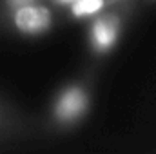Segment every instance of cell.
I'll use <instances>...</instances> for the list:
<instances>
[{"instance_id": "1", "label": "cell", "mask_w": 156, "mask_h": 154, "mask_svg": "<svg viewBox=\"0 0 156 154\" xmlns=\"http://www.w3.org/2000/svg\"><path fill=\"white\" fill-rule=\"evenodd\" d=\"M15 26L26 35H38L51 26V13L45 7L33 4L18 7L15 9Z\"/></svg>"}, {"instance_id": "2", "label": "cell", "mask_w": 156, "mask_h": 154, "mask_svg": "<svg viewBox=\"0 0 156 154\" xmlns=\"http://www.w3.org/2000/svg\"><path fill=\"white\" fill-rule=\"evenodd\" d=\"M85 109H87V94L83 93V89L69 87L58 96L55 103V116L60 121L69 123V121L78 120L85 113Z\"/></svg>"}, {"instance_id": "3", "label": "cell", "mask_w": 156, "mask_h": 154, "mask_svg": "<svg viewBox=\"0 0 156 154\" xmlns=\"http://www.w3.org/2000/svg\"><path fill=\"white\" fill-rule=\"evenodd\" d=\"M118 31H120V26H118L116 18H100L94 22L93 29H91V44L96 51H107L115 45V42L118 38Z\"/></svg>"}, {"instance_id": "4", "label": "cell", "mask_w": 156, "mask_h": 154, "mask_svg": "<svg viewBox=\"0 0 156 154\" xmlns=\"http://www.w3.org/2000/svg\"><path fill=\"white\" fill-rule=\"evenodd\" d=\"M105 0H75L71 4V13L76 18H85V16H93L94 13H98L104 7Z\"/></svg>"}, {"instance_id": "5", "label": "cell", "mask_w": 156, "mask_h": 154, "mask_svg": "<svg viewBox=\"0 0 156 154\" xmlns=\"http://www.w3.org/2000/svg\"><path fill=\"white\" fill-rule=\"evenodd\" d=\"M7 2V5L9 7H13V9H18V7H24V5H29V4H33L35 0H5Z\"/></svg>"}, {"instance_id": "6", "label": "cell", "mask_w": 156, "mask_h": 154, "mask_svg": "<svg viewBox=\"0 0 156 154\" xmlns=\"http://www.w3.org/2000/svg\"><path fill=\"white\" fill-rule=\"evenodd\" d=\"M58 2H60V4H73L75 0H58Z\"/></svg>"}]
</instances>
